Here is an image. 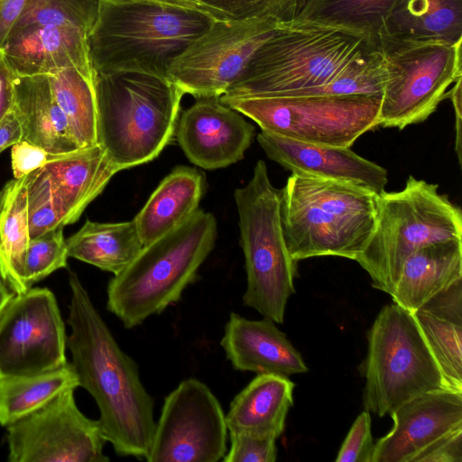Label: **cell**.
Returning <instances> with one entry per match:
<instances>
[{
	"label": "cell",
	"instance_id": "1",
	"mask_svg": "<svg viewBox=\"0 0 462 462\" xmlns=\"http://www.w3.org/2000/svg\"><path fill=\"white\" fill-rule=\"evenodd\" d=\"M67 346L79 386L94 398L103 434L118 456L145 459L156 421L138 365L118 345L78 275L70 272Z\"/></svg>",
	"mask_w": 462,
	"mask_h": 462
},
{
	"label": "cell",
	"instance_id": "2",
	"mask_svg": "<svg viewBox=\"0 0 462 462\" xmlns=\"http://www.w3.org/2000/svg\"><path fill=\"white\" fill-rule=\"evenodd\" d=\"M215 18L156 0H100L88 37L94 73L135 71L168 77L171 63Z\"/></svg>",
	"mask_w": 462,
	"mask_h": 462
},
{
	"label": "cell",
	"instance_id": "3",
	"mask_svg": "<svg viewBox=\"0 0 462 462\" xmlns=\"http://www.w3.org/2000/svg\"><path fill=\"white\" fill-rule=\"evenodd\" d=\"M377 51L376 42L349 30L282 21L221 97H278L319 87Z\"/></svg>",
	"mask_w": 462,
	"mask_h": 462
},
{
	"label": "cell",
	"instance_id": "4",
	"mask_svg": "<svg viewBox=\"0 0 462 462\" xmlns=\"http://www.w3.org/2000/svg\"><path fill=\"white\" fill-rule=\"evenodd\" d=\"M377 194L348 182L291 171L281 189V216L295 261L339 256L356 261L375 223Z\"/></svg>",
	"mask_w": 462,
	"mask_h": 462
},
{
	"label": "cell",
	"instance_id": "5",
	"mask_svg": "<svg viewBox=\"0 0 462 462\" xmlns=\"http://www.w3.org/2000/svg\"><path fill=\"white\" fill-rule=\"evenodd\" d=\"M97 139L118 171L155 159L176 132L185 95L168 77L95 73Z\"/></svg>",
	"mask_w": 462,
	"mask_h": 462
},
{
	"label": "cell",
	"instance_id": "6",
	"mask_svg": "<svg viewBox=\"0 0 462 462\" xmlns=\"http://www.w3.org/2000/svg\"><path fill=\"white\" fill-rule=\"evenodd\" d=\"M217 236L213 214L198 209L173 230L144 245L110 279L106 309L125 328L142 325L178 302L194 282Z\"/></svg>",
	"mask_w": 462,
	"mask_h": 462
},
{
	"label": "cell",
	"instance_id": "7",
	"mask_svg": "<svg viewBox=\"0 0 462 462\" xmlns=\"http://www.w3.org/2000/svg\"><path fill=\"white\" fill-rule=\"evenodd\" d=\"M462 240V211L437 184L409 176L399 191L377 195L374 229L356 260L374 288L392 294L401 269L415 250Z\"/></svg>",
	"mask_w": 462,
	"mask_h": 462
},
{
	"label": "cell",
	"instance_id": "8",
	"mask_svg": "<svg viewBox=\"0 0 462 462\" xmlns=\"http://www.w3.org/2000/svg\"><path fill=\"white\" fill-rule=\"evenodd\" d=\"M234 197L246 272L244 305L282 324L288 300L295 293L297 262L283 235L281 189L272 184L263 160L255 163L249 181L235 189Z\"/></svg>",
	"mask_w": 462,
	"mask_h": 462
},
{
	"label": "cell",
	"instance_id": "9",
	"mask_svg": "<svg viewBox=\"0 0 462 462\" xmlns=\"http://www.w3.org/2000/svg\"><path fill=\"white\" fill-rule=\"evenodd\" d=\"M362 368L364 408L380 417L422 394L448 390L412 313L394 302L380 310L368 332Z\"/></svg>",
	"mask_w": 462,
	"mask_h": 462
},
{
	"label": "cell",
	"instance_id": "10",
	"mask_svg": "<svg viewBox=\"0 0 462 462\" xmlns=\"http://www.w3.org/2000/svg\"><path fill=\"white\" fill-rule=\"evenodd\" d=\"M461 44L379 34L385 69L379 126L402 130L427 120L462 77Z\"/></svg>",
	"mask_w": 462,
	"mask_h": 462
},
{
	"label": "cell",
	"instance_id": "11",
	"mask_svg": "<svg viewBox=\"0 0 462 462\" xmlns=\"http://www.w3.org/2000/svg\"><path fill=\"white\" fill-rule=\"evenodd\" d=\"M220 100L261 130L313 144L351 147L379 126L381 96L226 97Z\"/></svg>",
	"mask_w": 462,
	"mask_h": 462
},
{
	"label": "cell",
	"instance_id": "12",
	"mask_svg": "<svg viewBox=\"0 0 462 462\" xmlns=\"http://www.w3.org/2000/svg\"><path fill=\"white\" fill-rule=\"evenodd\" d=\"M282 21L273 14L215 19L171 63L168 78L196 98L220 97Z\"/></svg>",
	"mask_w": 462,
	"mask_h": 462
},
{
	"label": "cell",
	"instance_id": "13",
	"mask_svg": "<svg viewBox=\"0 0 462 462\" xmlns=\"http://www.w3.org/2000/svg\"><path fill=\"white\" fill-rule=\"evenodd\" d=\"M224 410L209 387L189 377L165 398L148 462H217L226 453Z\"/></svg>",
	"mask_w": 462,
	"mask_h": 462
},
{
	"label": "cell",
	"instance_id": "14",
	"mask_svg": "<svg viewBox=\"0 0 462 462\" xmlns=\"http://www.w3.org/2000/svg\"><path fill=\"white\" fill-rule=\"evenodd\" d=\"M67 337L51 291L30 288L15 294L0 313V379L64 366Z\"/></svg>",
	"mask_w": 462,
	"mask_h": 462
},
{
	"label": "cell",
	"instance_id": "15",
	"mask_svg": "<svg viewBox=\"0 0 462 462\" xmlns=\"http://www.w3.org/2000/svg\"><path fill=\"white\" fill-rule=\"evenodd\" d=\"M69 388L7 425L11 462H106L99 420L86 417Z\"/></svg>",
	"mask_w": 462,
	"mask_h": 462
},
{
	"label": "cell",
	"instance_id": "16",
	"mask_svg": "<svg viewBox=\"0 0 462 462\" xmlns=\"http://www.w3.org/2000/svg\"><path fill=\"white\" fill-rule=\"evenodd\" d=\"M196 99L179 116L175 132L186 157L205 170L225 168L242 160L254 137V126L220 97Z\"/></svg>",
	"mask_w": 462,
	"mask_h": 462
},
{
	"label": "cell",
	"instance_id": "17",
	"mask_svg": "<svg viewBox=\"0 0 462 462\" xmlns=\"http://www.w3.org/2000/svg\"><path fill=\"white\" fill-rule=\"evenodd\" d=\"M390 415L393 429L374 444L373 462H411L437 439L462 430V393H428L402 404Z\"/></svg>",
	"mask_w": 462,
	"mask_h": 462
},
{
	"label": "cell",
	"instance_id": "18",
	"mask_svg": "<svg viewBox=\"0 0 462 462\" xmlns=\"http://www.w3.org/2000/svg\"><path fill=\"white\" fill-rule=\"evenodd\" d=\"M256 137L267 157L288 171L348 182L377 195L385 190L386 170L350 147L308 143L263 130Z\"/></svg>",
	"mask_w": 462,
	"mask_h": 462
},
{
	"label": "cell",
	"instance_id": "19",
	"mask_svg": "<svg viewBox=\"0 0 462 462\" xmlns=\"http://www.w3.org/2000/svg\"><path fill=\"white\" fill-rule=\"evenodd\" d=\"M0 57L14 76L51 75L73 68L95 78L88 34L69 25L23 29L8 37Z\"/></svg>",
	"mask_w": 462,
	"mask_h": 462
},
{
	"label": "cell",
	"instance_id": "20",
	"mask_svg": "<svg viewBox=\"0 0 462 462\" xmlns=\"http://www.w3.org/2000/svg\"><path fill=\"white\" fill-rule=\"evenodd\" d=\"M274 323L230 313L220 345L234 369L287 377L308 371L300 352Z\"/></svg>",
	"mask_w": 462,
	"mask_h": 462
},
{
	"label": "cell",
	"instance_id": "21",
	"mask_svg": "<svg viewBox=\"0 0 462 462\" xmlns=\"http://www.w3.org/2000/svg\"><path fill=\"white\" fill-rule=\"evenodd\" d=\"M12 110L18 118L22 139L51 154L79 148L65 114L58 105L47 75L14 76Z\"/></svg>",
	"mask_w": 462,
	"mask_h": 462
},
{
	"label": "cell",
	"instance_id": "22",
	"mask_svg": "<svg viewBox=\"0 0 462 462\" xmlns=\"http://www.w3.org/2000/svg\"><path fill=\"white\" fill-rule=\"evenodd\" d=\"M448 390L462 393V280L412 312Z\"/></svg>",
	"mask_w": 462,
	"mask_h": 462
},
{
	"label": "cell",
	"instance_id": "23",
	"mask_svg": "<svg viewBox=\"0 0 462 462\" xmlns=\"http://www.w3.org/2000/svg\"><path fill=\"white\" fill-rule=\"evenodd\" d=\"M459 280H462V240L436 242L407 257L390 296L394 303L412 313Z\"/></svg>",
	"mask_w": 462,
	"mask_h": 462
},
{
	"label": "cell",
	"instance_id": "24",
	"mask_svg": "<svg viewBox=\"0 0 462 462\" xmlns=\"http://www.w3.org/2000/svg\"><path fill=\"white\" fill-rule=\"evenodd\" d=\"M44 167L63 206L66 226L79 218L118 172L98 143L52 154Z\"/></svg>",
	"mask_w": 462,
	"mask_h": 462
},
{
	"label": "cell",
	"instance_id": "25",
	"mask_svg": "<svg viewBox=\"0 0 462 462\" xmlns=\"http://www.w3.org/2000/svg\"><path fill=\"white\" fill-rule=\"evenodd\" d=\"M205 190V175L197 168L180 165L165 176L134 218L143 246L199 209Z\"/></svg>",
	"mask_w": 462,
	"mask_h": 462
},
{
	"label": "cell",
	"instance_id": "26",
	"mask_svg": "<svg viewBox=\"0 0 462 462\" xmlns=\"http://www.w3.org/2000/svg\"><path fill=\"white\" fill-rule=\"evenodd\" d=\"M294 383L287 376L257 374L230 402L228 433H252L277 439L293 403Z\"/></svg>",
	"mask_w": 462,
	"mask_h": 462
},
{
	"label": "cell",
	"instance_id": "27",
	"mask_svg": "<svg viewBox=\"0 0 462 462\" xmlns=\"http://www.w3.org/2000/svg\"><path fill=\"white\" fill-rule=\"evenodd\" d=\"M66 244L69 257L114 275L128 266L143 247L134 219L116 223L87 220Z\"/></svg>",
	"mask_w": 462,
	"mask_h": 462
},
{
	"label": "cell",
	"instance_id": "28",
	"mask_svg": "<svg viewBox=\"0 0 462 462\" xmlns=\"http://www.w3.org/2000/svg\"><path fill=\"white\" fill-rule=\"evenodd\" d=\"M379 34L462 42V0H396Z\"/></svg>",
	"mask_w": 462,
	"mask_h": 462
},
{
	"label": "cell",
	"instance_id": "29",
	"mask_svg": "<svg viewBox=\"0 0 462 462\" xmlns=\"http://www.w3.org/2000/svg\"><path fill=\"white\" fill-rule=\"evenodd\" d=\"M30 239L25 176L0 189V270L16 294L29 290L24 263Z\"/></svg>",
	"mask_w": 462,
	"mask_h": 462
},
{
	"label": "cell",
	"instance_id": "30",
	"mask_svg": "<svg viewBox=\"0 0 462 462\" xmlns=\"http://www.w3.org/2000/svg\"><path fill=\"white\" fill-rule=\"evenodd\" d=\"M396 0H296L290 20L349 30L378 42ZM289 20V21H290Z\"/></svg>",
	"mask_w": 462,
	"mask_h": 462
},
{
	"label": "cell",
	"instance_id": "31",
	"mask_svg": "<svg viewBox=\"0 0 462 462\" xmlns=\"http://www.w3.org/2000/svg\"><path fill=\"white\" fill-rule=\"evenodd\" d=\"M79 386L71 363L37 375L0 379V424L7 426Z\"/></svg>",
	"mask_w": 462,
	"mask_h": 462
},
{
	"label": "cell",
	"instance_id": "32",
	"mask_svg": "<svg viewBox=\"0 0 462 462\" xmlns=\"http://www.w3.org/2000/svg\"><path fill=\"white\" fill-rule=\"evenodd\" d=\"M47 76L52 94L67 117L71 134L79 147L97 144L94 80L73 68Z\"/></svg>",
	"mask_w": 462,
	"mask_h": 462
},
{
	"label": "cell",
	"instance_id": "33",
	"mask_svg": "<svg viewBox=\"0 0 462 462\" xmlns=\"http://www.w3.org/2000/svg\"><path fill=\"white\" fill-rule=\"evenodd\" d=\"M99 5L100 0H26L8 37L26 28L44 25L76 27L89 37Z\"/></svg>",
	"mask_w": 462,
	"mask_h": 462
},
{
	"label": "cell",
	"instance_id": "34",
	"mask_svg": "<svg viewBox=\"0 0 462 462\" xmlns=\"http://www.w3.org/2000/svg\"><path fill=\"white\" fill-rule=\"evenodd\" d=\"M26 191L31 238L66 226L63 206L45 167L26 176Z\"/></svg>",
	"mask_w": 462,
	"mask_h": 462
},
{
	"label": "cell",
	"instance_id": "35",
	"mask_svg": "<svg viewBox=\"0 0 462 462\" xmlns=\"http://www.w3.org/2000/svg\"><path fill=\"white\" fill-rule=\"evenodd\" d=\"M69 255L63 235V226L46 232L28 244L24 281L30 289L32 284L44 279L56 270L67 267Z\"/></svg>",
	"mask_w": 462,
	"mask_h": 462
},
{
	"label": "cell",
	"instance_id": "36",
	"mask_svg": "<svg viewBox=\"0 0 462 462\" xmlns=\"http://www.w3.org/2000/svg\"><path fill=\"white\" fill-rule=\"evenodd\" d=\"M296 0H198L199 7L215 19H245L273 14L288 21Z\"/></svg>",
	"mask_w": 462,
	"mask_h": 462
},
{
	"label": "cell",
	"instance_id": "37",
	"mask_svg": "<svg viewBox=\"0 0 462 462\" xmlns=\"http://www.w3.org/2000/svg\"><path fill=\"white\" fill-rule=\"evenodd\" d=\"M230 448L225 462H274L277 458L275 439L252 433L229 432Z\"/></svg>",
	"mask_w": 462,
	"mask_h": 462
},
{
	"label": "cell",
	"instance_id": "38",
	"mask_svg": "<svg viewBox=\"0 0 462 462\" xmlns=\"http://www.w3.org/2000/svg\"><path fill=\"white\" fill-rule=\"evenodd\" d=\"M374 444L371 416L367 411L358 415L348 431L336 458L337 462H373Z\"/></svg>",
	"mask_w": 462,
	"mask_h": 462
},
{
	"label": "cell",
	"instance_id": "39",
	"mask_svg": "<svg viewBox=\"0 0 462 462\" xmlns=\"http://www.w3.org/2000/svg\"><path fill=\"white\" fill-rule=\"evenodd\" d=\"M11 165L14 179H22L44 167L52 154L31 143L20 140L11 146Z\"/></svg>",
	"mask_w": 462,
	"mask_h": 462
},
{
	"label": "cell",
	"instance_id": "40",
	"mask_svg": "<svg viewBox=\"0 0 462 462\" xmlns=\"http://www.w3.org/2000/svg\"><path fill=\"white\" fill-rule=\"evenodd\" d=\"M411 462H462V430L437 439L418 453Z\"/></svg>",
	"mask_w": 462,
	"mask_h": 462
},
{
	"label": "cell",
	"instance_id": "41",
	"mask_svg": "<svg viewBox=\"0 0 462 462\" xmlns=\"http://www.w3.org/2000/svg\"><path fill=\"white\" fill-rule=\"evenodd\" d=\"M26 0H4L0 4V56L8 35L23 10Z\"/></svg>",
	"mask_w": 462,
	"mask_h": 462
},
{
	"label": "cell",
	"instance_id": "42",
	"mask_svg": "<svg viewBox=\"0 0 462 462\" xmlns=\"http://www.w3.org/2000/svg\"><path fill=\"white\" fill-rule=\"evenodd\" d=\"M22 139L21 125L12 110L0 122V152Z\"/></svg>",
	"mask_w": 462,
	"mask_h": 462
},
{
	"label": "cell",
	"instance_id": "43",
	"mask_svg": "<svg viewBox=\"0 0 462 462\" xmlns=\"http://www.w3.org/2000/svg\"><path fill=\"white\" fill-rule=\"evenodd\" d=\"M461 82L462 77L457 79L454 83V86L449 91H448L447 97L451 100L454 112H455V151L458 159V162L461 164V146H462V115H461Z\"/></svg>",
	"mask_w": 462,
	"mask_h": 462
},
{
	"label": "cell",
	"instance_id": "44",
	"mask_svg": "<svg viewBox=\"0 0 462 462\" xmlns=\"http://www.w3.org/2000/svg\"><path fill=\"white\" fill-rule=\"evenodd\" d=\"M13 74L0 57V122L12 107Z\"/></svg>",
	"mask_w": 462,
	"mask_h": 462
},
{
	"label": "cell",
	"instance_id": "45",
	"mask_svg": "<svg viewBox=\"0 0 462 462\" xmlns=\"http://www.w3.org/2000/svg\"><path fill=\"white\" fill-rule=\"evenodd\" d=\"M16 293L4 278L0 270V313Z\"/></svg>",
	"mask_w": 462,
	"mask_h": 462
},
{
	"label": "cell",
	"instance_id": "46",
	"mask_svg": "<svg viewBox=\"0 0 462 462\" xmlns=\"http://www.w3.org/2000/svg\"><path fill=\"white\" fill-rule=\"evenodd\" d=\"M156 1L164 3V4H168V5L182 6V7L199 8V5H198V0H156Z\"/></svg>",
	"mask_w": 462,
	"mask_h": 462
},
{
	"label": "cell",
	"instance_id": "47",
	"mask_svg": "<svg viewBox=\"0 0 462 462\" xmlns=\"http://www.w3.org/2000/svg\"><path fill=\"white\" fill-rule=\"evenodd\" d=\"M4 0H0V4L3 2Z\"/></svg>",
	"mask_w": 462,
	"mask_h": 462
}]
</instances>
